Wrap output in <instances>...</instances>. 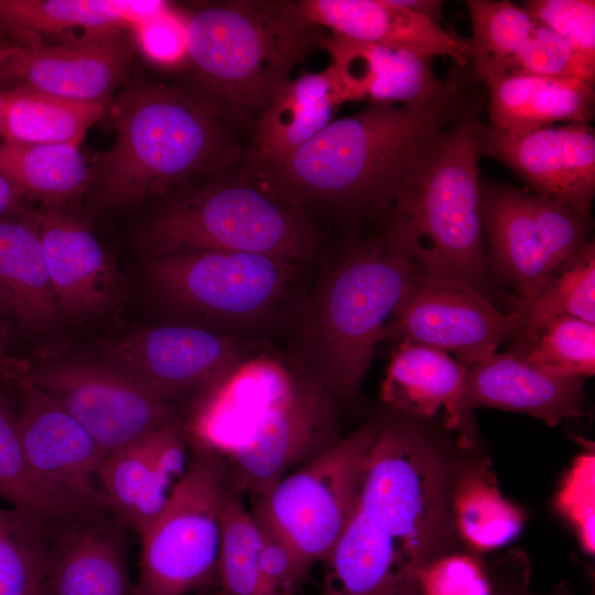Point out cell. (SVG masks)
Masks as SVG:
<instances>
[{
    "label": "cell",
    "mask_w": 595,
    "mask_h": 595,
    "mask_svg": "<svg viewBox=\"0 0 595 595\" xmlns=\"http://www.w3.org/2000/svg\"><path fill=\"white\" fill-rule=\"evenodd\" d=\"M458 465L402 414L381 419L360 493L324 560L318 595H422V576L453 537Z\"/></svg>",
    "instance_id": "obj_1"
},
{
    "label": "cell",
    "mask_w": 595,
    "mask_h": 595,
    "mask_svg": "<svg viewBox=\"0 0 595 595\" xmlns=\"http://www.w3.org/2000/svg\"><path fill=\"white\" fill-rule=\"evenodd\" d=\"M421 108L367 105L334 119L275 167L257 174L314 220L349 228L387 221L418 147L462 110L476 83L468 67Z\"/></svg>",
    "instance_id": "obj_2"
},
{
    "label": "cell",
    "mask_w": 595,
    "mask_h": 595,
    "mask_svg": "<svg viewBox=\"0 0 595 595\" xmlns=\"http://www.w3.org/2000/svg\"><path fill=\"white\" fill-rule=\"evenodd\" d=\"M262 358L209 390L188 422L192 445L220 455L231 487L251 498L340 439L331 396Z\"/></svg>",
    "instance_id": "obj_3"
},
{
    "label": "cell",
    "mask_w": 595,
    "mask_h": 595,
    "mask_svg": "<svg viewBox=\"0 0 595 595\" xmlns=\"http://www.w3.org/2000/svg\"><path fill=\"white\" fill-rule=\"evenodd\" d=\"M290 333V366L336 404L360 392L385 327L416 271L380 230L324 259Z\"/></svg>",
    "instance_id": "obj_4"
},
{
    "label": "cell",
    "mask_w": 595,
    "mask_h": 595,
    "mask_svg": "<svg viewBox=\"0 0 595 595\" xmlns=\"http://www.w3.org/2000/svg\"><path fill=\"white\" fill-rule=\"evenodd\" d=\"M486 102L485 86L475 85L459 113L418 147L380 230L418 272L461 281L488 298L478 170Z\"/></svg>",
    "instance_id": "obj_5"
},
{
    "label": "cell",
    "mask_w": 595,
    "mask_h": 595,
    "mask_svg": "<svg viewBox=\"0 0 595 595\" xmlns=\"http://www.w3.org/2000/svg\"><path fill=\"white\" fill-rule=\"evenodd\" d=\"M108 110L113 142L90 167V186L104 206L136 205L246 161L225 118L196 91L139 85L121 91Z\"/></svg>",
    "instance_id": "obj_6"
},
{
    "label": "cell",
    "mask_w": 595,
    "mask_h": 595,
    "mask_svg": "<svg viewBox=\"0 0 595 595\" xmlns=\"http://www.w3.org/2000/svg\"><path fill=\"white\" fill-rule=\"evenodd\" d=\"M184 17L196 93L226 121L255 123L326 36L292 1L209 2Z\"/></svg>",
    "instance_id": "obj_7"
},
{
    "label": "cell",
    "mask_w": 595,
    "mask_h": 595,
    "mask_svg": "<svg viewBox=\"0 0 595 595\" xmlns=\"http://www.w3.org/2000/svg\"><path fill=\"white\" fill-rule=\"evenodd\" d=\"M139 246L150 257L225 250L304 266L323 252L317 221L244 164L169 199L139 232Z\"/></svg>",
    "instance_id": "obj_8"
},
{
    "label": "cell",
    "mask_w": 595,
    "mask_h": 595,
    "mask_svg": "<svg viewBox=\"0 0 595 595\" xmlns=\"http://www.w3.org/2000/svg\"><path fill=\"white\" fill-rule=\"evenodd\" d=\"M309 267L258 253L195 250L150 257L145 273L170 309L257 340L290 329L309 288Z\"/></svg>",
    "instance_id": "obj_9"
},
{
    "label": "cell",
    "mask_w": 595,
    "mask_h": 595,
    "mask_svg": "<svg viewBox=\"0 0 595 595\" xmlns=\"http://www.w3.org/2000/svg\"><path fill=\"white\" fill-rule=\"evenodd\" d=\"M381 419H370L251 498L263 533L283 543L304 576L328 556L355 509Z\"/></svg>",
    "instance_id": "obj_10"
},
{
    "label": "cell",
    "mask_w": 595,
    "mask_h": 595,
    "mask_svg": "<svg viewBox=\"0 0 595 595\" xmlns=\"http://www.w3.org/2000/svg\"><path fill=\"white\" fill-rule=\"evenodd\" d=\"M229 469L215 452L191 447L187 468L139 534L137 595H188L217 581Z\"/></svg>",
    "instance_id": "obj_11"
},
{
    "label": "cell",
    "mask_w": 595,
    "mask_h": 595,
    "mask_svg": "<svg viewBox=\"0 0 595 595\" xmlns=\"http://www.w3.org/2000/svg\"><path fill=\"white\" fill-rule=\"evenodd\" d=\"M480 208L490 272L533 299L552 273L587 240L591 217L565 204L480 178Z\"/></svg>",
    "instance_id": "obj_12"
},
{
    "label": "cell",
    "mask_w": 595,
    "mask_h": 595,
    "mask_svg": "<svg viewBox=\"0 0 595 595\" xmlns=\"http://www.w3.org/2000/svg\"><path fill=\"white\" fill-rule=\"evenodd\" d=\"M26 375L62 405L107 455L183 420L176 404L109 363L60 360Z\"/></svg>",
    "instance_id": "obj_13"
},
{
    "label": "cell",
    "mask_w": 595,
    "mask_h": 595,
    "mask_svg": "<svg viewBox=\"0 0 595 595\" xmlns=\"http://www.w3.org/2000/svg\"><path fill=\"white\" fill-rule=\"evenodd\" d=\"M253 339L195 324L161 325L133 333L107 349L112 364L176 404L203 393L260 357Z\"/></svg>",
    "instance_id": "obj_14"
},
{
    "label": "cell",
    "mask_w": 595,
    "mask_h": 595,
    "mask_svg": "<svg viewBox=\"0 0 595 595\" xmlns=\"http://www.w3.org/2000/svg\"><path fill=\"white\" fill-rule=\"evenodd\" d=\"M517 328L515 312L502 313L472 286L415 271L385 327L383 339L451 353L469 368L495 354Z\"/></svg>",
    "instance_id": "obj_15"
},
{
    "label": "cell",
    "mask_w": 595,
    "mask_h": 595,
    "mask_svg": "<svg viewBox=\"0 0 595 595\" xmlns=\"http://www.w3.org/2000/svg\"><path fill=\"white\" fill-rule=\"evenodd\" d=\"M17 419L31 469L55 499L82 517L106 506L98 483L107 454L53 398L21 374Z\"/></svg>",
    "instance_id": "obj_16"
},
{
    "label": "cell",
    "mask_w": 595,
    "mask_h": 595,
    "mask_svg": "<svg viewBox=\"0 0 595 595\" xmlns=\"http://www.w3.org/2000/svg\"><path fill=\"white\" fill-rule=\"evenodd\" d=\"M131 56L122 30L33 46L10 42L0 51V89L108 104L128 75Z\"/></svg>",
    "instance_id": "obj_17"
},
{
    "label": "cell",
    "mask_w": 595,
    "mask_h": 595,
    "mask_svg": "<svg viewBox=\"0 0 595 595\" xmlns=\"http://www.w3.org/2000/svg\"><path fill=\"white\" fill-rule=\"evenodd\" d=\"M480 151L512 170L533 193L592 217L595 133L591 122L504 131L483 122Z\"/></svg>",
    "instance_id": "obj_18"
},
{
    "label": "cell",
    "mask_w": 595,
    "mask_h": 595,
    "mask_svg": "<svg viewBox=\"0 0 595 595\" xmlns=\"http://www.w3.org/2000/svg\"><path fill=\"white\" fill-rule=\"evenodd\" d=\"M32 215L60 313L84 320L105 311L117 292V271L91 230L63 207Z\"/></svg>",
    "instance_id": "obj_19"
},
{
    "label": "cell",
    "mask_w": 595,
    "mask_h": 595,
    "mask_svg": "<svg viewBox=\"0 0 595 595\" xmlns=\"http://www.w3.org/2000/svg\"><path fill=\"white\" fill-rule=\"evenodd\" d=\"M321 48L331 56L344 100L368 105L424 107L445 94L450 78L440 79L431 56L383 44L325 36Z\"/></svg>",
    "instance_id": "obj_20"
},
{
    "label": "cell",
    "mask_w": 595,
    "mask_h": 595,
    "mask_svg": "<svg viewBox=\"0 0 595 595\" xmlns=\"http://www.w3.org/2000/svg\"><path fill=\"white\" fill-rule=\"evenodd\" d=\"M585 378L544 371L515 350L495 353L468 368L464 411L495 408L524 413L555 426L583 414Z\"/></svg>",
    "instance_id": "obj_21"
},
{
    "label": "cell",
    "mask_w": 595,
    "mask_h": 595,
    "mask_svg": "<svg viewBox=\"0 0 595 595\" xmlns=\"http://www.w3.org/2000/svg\"><path fill=\"white\" fill-rule=\"evenodd\" d=\"M296 11L310 23L345 39L405 47L435 57H451L467 67L468 39L457 36L396 6L391 0H301Z\"/></svg>",
    "instance_id": "obj_22"
},
{
    "label": "cell",
    "mask_w": 595,
    "mask_h": 595,
    "mask_svg": "<svg viewBox=\"0 0 595 595\" xmlns=\"http://www.w3.org/2000/svg\"><path fill=\"white\" fill-rule=\"evenodd\" d=\"M345 104L335 68L291 77L253 123L244 166L262 174L275 167L334 120Z\"/></svg>",
    "instance_id": "obj_23"
},
{
    "label": "cell",
    "mask_w": 595,
    "mask_h": 595,
    "mask_svg": "<svg viewBox=\"0 0 595 595\" xmlns=\"http://www.w3.org/2000/svg\"><path fill=\"white\" fill-rule=\"evenodd\" d=\"M101 519L82 518L48 534L41 595H137L121 536Z\"/></svg>",
    "instance_id": "obj_24"
},
{
    "label": "cell",
    "mask_w": 595,
    "mask_h": 595,
    "mask_svg": "<svg viewBox=\"0 0 595 595\" xmlns=\"http://www.w3.org/2000/svg\"><path fill=\"white\" fill-rule=\"evenodd\" d=\"M170 7L158 0H0V28L12 43L33 46L73 31L132 28Z\"/></svg>",
    "instance_id": "obj_25"
},
{
    "label": "cell",
    "mask_w": 595,
    "mask_h": 595,
    "mask_svg": "<svg viewBox=\"0 0 595 595\" xmlns=\"http://www.w3.org/2000/svg\"><path fill=\"white\" fill-rule=\"evenodd\" d=\"M468 368L448 354L410 340L392 353L380 398L394 412L410 418H432L444 410L457 425L464 409Z\"/></svg>",
    "instance_id": "obj_26"
},
{
    "label": "cell",
    "mask_w": 595,
    "mask_h": 595,
    "mask_svg": "<svg viewBox=\"0 0 595 595\" xmlns=\"http://www.w3.org/2000/svg\"><path fill=\"white\" fill-rule=\"evenodd\" d=\"M0 313L26 329H44L60 310L32 208L0 219Z\"/></svg>",
    "instance_id": "obj_27"
},
{
    "label": "cell",
    "mask_w": 595,
    "mask_h": 595,
    "mask_svg": "<svg viewBox=\"0 0 595 595\" xmlns=\"http://www.w3.org/2000/svg\"><path fill=\"white\" fill-rule=\"evenodd\" d=\"M490 126L523 131L562 123L591 122L594 84L530 75H504L482 83Z\"/></svg>",
    "instance_id": "obj_28"
},
{
    "label": "cell",
    "mask_w": 595,
    "mask_h": 595,
    "mask_svg": "<svg viewBox=\"0 0 595 595\" xmlns=\"http://www.w3.org/2000/svg\"><path fill=\"white\" fill-rule=\"evenodd\" d=\"M0 173L25 199L63 207L90 186L91 172L79 145L0 141Z\"/></svg>",
    "instance_id": "obj_29"
},
{
    "label": "cell",
    "mask_w": 595,
    "mask_h": 595,
    "mask_svg": "<svg viewBox=\"0 0 595 595\" xmlns=\"http://www.w3.org/2000/svg\"><path fill=\"white\" fill-rule=\"evenodd\" d=\"M6 108L0 141L20 144H76L108 110L104 102H84L32 90H3Z\"/></svg>",
    "instance_id": "obj_30"
},
{
    "label": "cell",
    "mask_w": 595,
    "mask_h": 595,
    "mask_svg": "<svg viewBox=\"0 0 595 595\" xmlns=\"http://www.w3.org/2000/svg\"><path fill=\"white\" fill-rule=\"evenodd\" d=\"M452 512L459 533L480 550L510 542L523 522L522 512L501 495L485 462L457 467Z\"/></svg>",
    "instance_id": "obj_31"
},
{
    "label": "cell",
    "mask_w": 595,
    "mask_h": 595,
    "mask_svg": "<svg viewBox=\"0 0 595 595\" xmlns=\"http://www.w3.org/2000/svg\"><path fill=\"white\" fill-rule=\"evenodd\" d=\"M516 336L519 345L529 340L549 321L573 316L595 324V244L587 240L548 279L537 295L518 303Z\"/></svg>",
    "instance_id": "obj_32"
},
{
    "label": "cell",
    "mask_w": 595,
    "mask_h": 595,
    "mask_svg": "<svg viewBox=\"0 0 595 595\" xmlns=\"http://www.w3.org/2000/svg\"><path fill=\"white\" fill-rule=\"evenodd\" d=\"M0 497L48 534L83 518L48 494L34 476L21 441L17 410L1 387Z\"/></svg>",
    "instance_id": "obj_33"
},
{
    "label": "cell",
    "mask_w": 595,
    "mask_h": 595,
    "mask_svg": "<svg viewBox=\"0 0 595 595\" xmlns=\"http://www.w3.org/2000/svg\"><path fill=\"white\" fill-rule=\"evenodd\" d=\"M465 4L473 29L468 68L473 80L482 84L500 75L537 23L522 7L507 0H467Z\"/></svg>",
    "instance_id": "obj_34"
},
{
    "label": "cell",
    "mask_w": 595,
    "mask_h": 595,
    "mask_svg": "<svg viewBox=\"0 0 595 595\" xmlns=\"http://www.w3.org/2000/svg\"><path fill=\"white\" fill-rule=\"evenodd\" d=\"M262 532L244 502V495L230 485L223 510V533L217 581L223 595H277L259 566Z\"/></svg>",
    "instance_id": "obj_35"
},
{
    "label": "cell",
    "mask_w": 595,
    "mask_h": 595,
    "mask_svg": "<svg viewBox=\"0 0 595 595\" xmlns=\"http://www.w3.org/2000/svg\"><path fill=\"white\" fill-rule=\"evenodd\" d=\"M48 533L14 508L0 506V595H41Z\"/></svg>",
    "instance_id": "obj_36"
},
{
    "label": "cell",
    "mask_w": 595,
    "mask_h": 595,
    "mask_svg": "<svg viewBox=\"0 0 595 595\" xmlns=\"http://www.w3.org/2000/svg\"><path fill=\"white\" fill-rule=\"evenodd\" d=\"M153 432L110 453L98 474L107 508L136 531L152 485Z\"/></svg>",
    "instance_id": "obj_37"
},
{
    "label": "cell",
    "mask_w": 595,
    "mask_h": 595,
    "mask_svg": "<svg viewBox=\"0 0 595 595\" xmlns=\"http://www.w3.org/2000/svg\"><path fill=\"white\" fill-rule=\"evenodd\" d=\"M515 351L527 363L554 375L593 377L595 324L567 315L554 317Z\"/></svg>",
    "instance_id": "obj_38"
},
{
    "label": "cell",
    "mask_w": 595,
    "mask_h": 595,
    "mask_svg": "<svg viewBox=\"0 0 595 595\" xmlns=\"http://www.w3.org/2000/svg\"><path fill=\"white\" fill-rule=\"evenodd\" d=\"M504 75H530L594 84L595 58L582 54L556 33L537 23L526 44L504 65L499 76Z\"/></svg>",
    "instance_id": "obj_39"
},
{
    "label": "cell",
    "mask_w": 595,
    "mask_h": 595,
    "mask_svg": "<svg viewBox=\"0 0 595 595\" xmlns=\"http://www.w3.org/2000/svg\"><path fill=\"white\" fill-rule=\"evenodd\" d=\"M521 7L536 23L556 33L582 54L595 58L594 0H529Z\"/></svg>",
    "instance_id": "obj_40"
},
{
    "label": "cell",
    "mask_w": 595,
    "mask_h": 595,
    "mask_svg": "<svg viewBox=\"0 0 595 595\" xmlns=\"http://www.w3.org/2000/svg\"><path fill=\"white\" fill-rule=\"evenodd\" d=\"M558 508L571 520L583 550H595V456H578L564 478L556 499Z\"/></svg>",
    "instance_id": "obj_41"
},
{
    "label": "cell",
    "mask_w": 595,
    "mask_h": 595,
    "mask_svg": "<svg viewBox=\"0 0 595 595\" xmlns=\"http://www.w3.org/2000/svg\"><path fill=\"white\" fill-rule=\"evenodd\" d=\"M131 29L139 48L154 64L175 67L187 63L185 17L172 7Z\"/></svg>",
    "instance_id": "obj_42"
},
{
    "label": "cell",
    "mask_w": 595,
    "mask_h": 595,
    "mask_svg": "<svg viewBox=\"0 0 595 595\" xmlns=\"http://www.w3.org/2000/svg\"><path fill=\"white\" fill-rule=\"evenodd\" d=\"M422 595H493L478 565L459 555H444L422 576Z\"/></svg>",
    "instance_id": "obj_43"
},
{
    "label": "cell",
    "mask_w": 595,
    "mask_h": 595,
    "mask_svg": "<svg viewBox=\"0 0 595 595\" xmlns=\"http://www.w3.org/2000/svg\"><path fill=\"white\" fill-rule=\"evenodd\" d=\"M259 566L268 586L277 595H295V588L305 578L292 552L263 532Z\"/></svg>",
    "instance_id": "obj_44"
},
{
    "label": "cell",
    "mask_w": 595,
    "mask_h": 595,
    "mask_svg": "<svg viewBox=\"0 0 595 595\" xmlns=\"http://www.w3.org/2000/svg\"><path fill=\"white\" fill-rule=\"evenodd\" d=\"M396 6L408 12L425 19L435 24H440L442 18L443 2L439 0H391Z\"/></svg>",
    "instance_id": "obj_45"
},
{
    "label": "cell",
    "mask_w": 595,
    "mask_h": 595,
    "mask_svg": "<svg viewBox=\"0 0 595 595\" xmlns=\"http://www.w3.org/2000/svg\"><path fill=\"white\" fill-rule=\"evenodd\" d=\"M26 208L24 198L0 173V219L19 215Z\"/></svg>",
    "instance_id": "obj_46"
},
{
    "label": "cell",
    "mask_w": 595,
    "mask_h": 595,
    "mask_svg": "<svg viewBox=\"0 0 595 595\" xmlns=\"http://www.w3.org/2000/svg\"><path fill=\"white\" fill-rule=\"evenodd\" d=\"M9 325L0 313V385L9 377L18 378L13 364L9 359Z\"/></svg>",
    "instance_id": "obj_47"
},
{
    "label": "cell",
    "mask_w": 595,
    "mask_h": 595,
    "mask_svg": "<svg viewBox=\"0 0 595 595\" xmlns=\"http://www.w3.org/2000/svg\"><path fill=\"white\" fill-rule=\"evenodd\" d=\"M4 108H6V94L3 90L0 89V132H1V127H2Z\"/></svg>",
    "instance_id": "obj_48"
},
{
    "label": "cell",
    "mask_w": 595,
    "mask_h": 595,
    "mask_svg": "<svg viewBox=\"0 0 595 595\" xmlns=\"http://www.w3.org/2000/svg\"><path fill=\"white\" fill-rule=\"evenodd\" d=\"M11 41L7 39L3 31L0 28V51H2Z\"/></svg>",
    "instance_id": "obj_49"
},
{
    "label": "cell",
    "mask_w": 595,
    "mask_h": 595,
    "mask_svg": "<svg viewBox=\"0 0 595 595\" xmlns=\"http://www.w3.org/2000/svg\"><path fill=\"white\" fill-rule=\"evenodd\" d=\"M509 595H532V594H526V593H516V594H509ZM551 595H570L565 589H560L554 592Z\"/></svg>",
    "instance_id": "obj_50"
},
{
    "label": "cell",
    "mask_w": 595,
    "mask_h": 595,
    "mask_svg": "<svg viewBox=\"0 0 595 595\" xmlns=\"http://www.w3.org/2000/svg\"><path fill=\"white\" fill-rule=\"evenodd\" d=\"M219 595H223L221 593Z\"/></svg>",
    "instance_id": "obj_51"
}]
</instances>
